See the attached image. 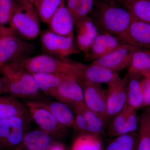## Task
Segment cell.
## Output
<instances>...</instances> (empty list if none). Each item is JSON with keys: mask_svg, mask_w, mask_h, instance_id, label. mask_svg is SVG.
<instances>
[{"mask_svg": "<svg viewBox=\"0 0 150 150\" xmlns=\"http://www.w3.org/2000/svg\"><path fill=\"white\" fill-rule=\"evenodd\" d=\"M93 13L92 18L98 28L121 40L134 20L130 12L125 7L100 0H95Z\"/></svg>", "mask_w": 150, "mask_h": 150, "instance_id": "6da1fadb", "label": "cell"}, {"mask_svg": "<svg viewBox=\"0 0 150 150\" xmlns=\"http://www.w3.org/2000/svg\"><path fill=\"white\" fill-rule=\"evenodd\" d=\"M5 75L4 81L5 92L13 97L23 99L38 100L41 92L32 74L19 64L14 63L1 67Z\"/></svg>", "mask_w": 150, "mask_h": 150, "instance_id": "7a4b0ae2", "label": "cell"}, {"mask_svg": "<svg viewBox=\"0 0 150 150\" xmlns=\"http://www.w3.org/2000/svg\"><path fill=\"white\" fill-rule=\"evenodd\" d=\"M0 35V67L19 63L30 57L35 51L33 43L15 35L10 29L2 28Z\"/></svg>", "mask_w": 150, "mask_h": 150, "instance_id": "3957f363", "label": "cell"}, {"mask_svg": "<svg viewBox=\"0 0 150 150\" xmlns=\"http://www.w3.org/2000/svg\"><path fill=\"white\" fill-rule=\"evenodd\" d=\"M74 61L48 54L30 57L18 63L31 74L48 73L73 75Z\"/></svg>", "mask_w": 150, "mask_h": 150, "instance_id": "277c9868", "label": "cell"}, {"mask_svg": "<svg viewBox=\"0 0 150 150\" xmlns=\"http://www.w3.org/2000/svg\"><path fill=\"white\" fill-rule=\"evenodd\" d=\"M38 17L34 7L18 4L11 19L10 30L23 40L35 39L40 32Z\"/></svg>", "mask_w": 150, "mask_h": 150, "instance_id": "5b68a950", "label": "cell"}, {"mask_svg": "<svg viewBox=\"0 0 150 150\" xmlns=\"http://www.w3.org/2000/svg\"><path fill=\"white\" fill-rule=\"evenodd\" d=\"M40 43L44 52L58 58H67L80 52L74 38L59 35L50 29L41 33Z\"/></svg>", "mask_w": 150, "mask_h": 150, "instance_id": "8992f818", "label": "cell"}, {"mask_svg": "<svg viewBox=\"0 0 150 150\" xmlns=\"http://www.w3.org/2000/svg\"><path fill=\"white\" fill-rule=\"evenodd\" d=\"M31 120L38 128L53 137H60L65 128L60 125L54 115L40 100H30L24 104Z\"/></svg>", "mask_w": 150, "mask_h": 150, "instance_id": "52a82bcc", "label": "cell"}, {"mask_svg": "<svg viewBox=\"0 0 150 150\" xmlns=\"http://www.w3.org/2000/svg\"><path fill=\"white\" fill-rule=\"evenodd\" d=\"M54 98L73 109L85 105L81 84L72 75H67L57 89Z\"/></svg>", "mask_w": 150, "mask_h": 150, "instance_id": "ba28073f", "label": "cell"}, {"mask_svg": "<svg viewBox=\"0 0 150 150\" xmlns=\"http://www.w3.org/2000/svg\"><path fill=\"white\" fill-rule=\"evenodd\" d=\"M106 91L108 115L112 118L123 110L126 104L127 85L126 79L118 75L107 84Z\"/></svg>", "mask_w": 150, "mask_h": 150, "instance_id": "9c48e42d", "label": "cell"}, {"mask_svg": "<svg viewBox=\"0 0 150 150\" xmlns=\"http://www.w3.org/2000/svg\"><path fill=\"white\" fill-rule=\"evenodd\" d=\"M136 48L128 43H123L114 51L92 63L116 73L129 67L132 62V54Z\"/></svg>", "mask_w": 150, "mask_h": 150, "instance_id": "30bf717a", "label": "cell"}, {"mask_svg": "<svg viewBox=\"0 0 150 150\" xmlns=\"http://www.w3.org/2000/svg\"><path fill=\"white\" fill-rule=\"evenodd\" d=\"M83 89L85 104L88 108L109 119L108 115L106 92L101 84L83 81L81 82Z\"/></svg>", "mask_w": 150, "mask_h": 150, "instance_id": "8fae6325", "label": "cell"}, {"mask_svg": "<svg viewBox=\"0 0 150 150\" xmlns=\"http://www.w3.org/2000/svg\"><path fill=\"white\" fill-rule=\"evenodd\" d=\"M123 43L116 36L107 33H99L92 45L85 54L86 59L93 62L114 51Z\"/></svg>", "mask_w": 150, "mask_h": 150, "instance_id": "7c38bea8", "label": "cell"}, {"mask_svg": "<svg viewBox=\"0 0 150 150\" xmlns=\"http://www.w3.org/2000/svg\"><path fill=\"white\" fill-rule=\"evenodd\" d=\"M75 25L78 48L85 54L99 34L98 28L90 16L75 22Z\"/></svg>", "mask_w": 150, "mask_h": 150, "instance_id": "4fadbf2b", "label": "cell"}, {"mask_svg": "<svg viewBox=\"0 0 150 150\" xmlns=\"http://www.w3.org/2000/svg\"><path fill=\"white\" fill-rule=\"evenodd\" d=\"M50 29L59 35L74 37L75 22L72 13L65 5V0L48 23Z\"/></svg>", "mask_w": 150, "mask_h": 150, "instance_id": "5bb4252c", "label": "cell"}, {"mask_svg": "<svg viewBox=\"0 0 150 150\" xmlns=\"http://www.w3.org/2000/svg\"><path fill=\"white\" fill-rule=\"evenodd\" d=\"M121 41L123 43L150 50V24L134 18Z\"/></svg>", "mask_w": 150, "mask_h": 150, "instance_id": "9a60e30c", "label": "cell"}, {"mask_svg": "<svg viewBox=\"0 0 150 150\" xmlns=\"http://www.w3.org/2000/svg\"><path fill=\"white\" fill-rule=\"evenodd\" d=\"M54 137L40 129L27 131L17 150H48L55 143Z\"/></svg>", "mask_w": 150, "mask_h": 150, "instance_id": "2e32d148", "label": "cell"}, {"mask_svg": "<svg viewBox=\"0 0 150 150\" xmlns=\"http://www.w3.org/2000/svg\"><path fill=\"white\" fill-rule=\"evenodd\" d=\"M129 75L150 76V50L137 47L132 54V62L129 67Z\"/></svg>", "mask_w": 150, "mask_h": 150, "instance_id": "e0dca14e", "label": "cell"}, {"mask_svg": "<svg viewBox=\"0 0 150 150\" xmlns=\"http://www.w3.org/2000/svg\"><path fill=\"white\" fill-rule=\"evenodd\" d=\"M32 75L40 92L54 98L59 86L69 74L36 73Z\"/></svg>", "mask_w": 150, "mask_h": 150, "instance_id": "ac0fdd59", "label": "cell"}, {"mask_svg": "<svg viewBox=\"0 0 150 150\" xmlns=\"http://www.w3.org/2000/svg\"><path fill=\"white\" fill-rule=\"evenodd\" d=\"M40 100L50 110L61 126L65 129L73 126L75 115L69 106L57 100Z\"/></svg>", "mask_w": 150, "mask_h": 150, "instance_id": "d6986e66", "label": "cell"}, {"mask_svg": "<svg viewBox=\"0 0 150 150\" xmlns=\"http://www.w3.org/2000/svg\"><path fill=\"white\" fill-rule=\"evenodd\" d=\"M17 116L30 118L25 105L13 97H0V119Z\"/></svg>", "mask_w": 150, "mask_h": 150, "instance_id": "ffe728a7", "label": "cell"}, {"mask_svg": "<svg viewBox=\"0 0 150 150\" xmlns=\"http://www.w3.org/2000/svg\"><path fill=\"white\" fill-rule=\"evenodd\" d=\"M73 109L74 112L79 111L83 114L88 125L89 134L99 136L103 133L108 119L89 109L86 105Z\"/></svg>", "mask_w": 150, "mask_h": 150, "instance_id": "44dd1931", "label": "cell"}, {"mask_svg": "<svg viewBox=\"0 0 150 150\" xmlns=\"http://www.w3.org/2000/svg\"><path fill=\"white\" fill-rule=\"evenodd\" d=\"M121 4L134 19L150 24V0H125Z\"/></svg>", "mask_w": 150, "mask_h": 150, "instance_id": "7402d4cb", "label": "cell"}, {"mask_svg": "<svg viewBox=\"0 0 150 150\" xmlns=\"http://www.w3.org/2000/svg\"><path fill=\"white\" fill-rule=\"evenodd\" d=\"M127 86V98L126 104L135 109L143 106V91L141 80L137 76H131Z\"/></svg>", "mask_w": 150, "mask_h": 150, "instance_id": "603a6c76", "label": "cell"}, {"mask_svg": "<svg viewBox=\"0 0 150 150\" xmlns=\"http://www.w3.org/2000/svg\"><path fill=\"white\" fill-rule=\"evenodd\" d=\"M137 150H150V107L141 117Z\"/></svg>", "mask_w": 150, "mask_h": 150, "instance_id": "cb8c5ba5", "label": "cell"}, {"mask_svg": "<svg viewBox=\"0 0 150 150\" xmlns=\"http://www.w3.org/2000/svg\"><path fill=\"white\" fill-rule=\"evenodd\" d=\"M138 134L131 132L115 137L105 150H137Z\"/></svg>", "mask_w": 150, "mask_h": 150, "instance_id": "d4e9b609", "label": "cell"}, {"mask_svg": "<svg viewBox=\"0 0 150 150\" xmlns=\"http://www.w3.org/2000/svg\"><path fill=\"white\" fill-rule=\"evenodd\" d=\"M71 150H102V143L99 136L82 134L74 141Z\"/></svg>", "mask_w": 150, "mask_h": 150, "instance_id": "484cf974", "label": "cell"}, {"mask_svg": "<svg viewBox=\"0 0 150 150\" xmlns=\"http://www.w3.org/2000/svg\"><path fill=\"white\" fill-rule=\"evenodd\" d=\"M64 0H40L35 6L41 21L48 24L51 17Z\"/></svg>", "mask_w": 150, "mask_h": 150, "instance_id": "4316f807", "label": "cell"}, {"mask_svg": "<svg viewBox=\"0 0 150 150\" xmlns=\"http://www.w3.org/2000/svg\"><path fill=\"white\" fill-rule=\"evenodd\" d=\"M108 128L109 135L111 137H116L126 134V116L124 108L121 112L112 117Z\"/></svg>", "mask_w": 150, "mask_h": 150, "instance_id": "83f0119b", "label": "cell"}, {"mask_svg": "<svg viewBox=\"0 0 150 150\" xmlns=\"http://www.w3.org/2000/svg\"><path fill=\"white\" fill-rule=\"evenodd\" d=\"M95 6V0H79L77 5L73 13L74 22L89 16L93 12Z\"/></svg>", "mask_w": 150, "mask_h": 150, "instance_id": "f1b7e54d", "label": "cell"}, {"mask_svg": "<svg viewBox=\"0 0 150 150\" xmlns=\"http://www.w3.org/2000/svg\"><path fill=\"white\" fill-rule=\"evenodd\" d=\"M17 5L13 0H0V24L11 21Z\"/></svg>", "mask_w": 150, "mask_h": 150, "instance_id": "f546056e", "label": "cell"}, {"mask_svg": "<svg viewBox=\"0 0 150 150\" xmlns=\"http://www.w3.org/2000/svg\"><path fill=\"white\" fill-rule=\"evenodd\" d=\"M126 116V134L136 131L138 127V118H137L136 109L130 107L126 104L124 107Z\"/></svg>", "mask_w": 150, "mask_h": 150, "instance_id": "4dcf8cb0", "label": "cell"}, {"mask_svg": "<svg viewBox=\"0 0 150 150\" xmlns=\"http://www.w3.org/2000/svg\"><path fill=\"white\" fill-rule=\"evenodd\" d=\"M75 118L72 127L82 134H89L88 127L85 118L81 112L75 111Z\"/></svg>", "mask_w": 150, "mask_h": 150, "instance_id": "1f68e13d", "label": "cell"}, {"mask_svg": "<svg viewBox=\"0 0 150 150\" xmlns=\"http://www.w3.org/2000/svg\"><path fill=\"white\" fill-rule=\"evenodd\" d=\"M12 129L10 119H0V140L6 142Z\"/></svg>", "mask_w": 150, "mask_h": 150, "instance_id": "d6a6232c", "label": "cell"}, {"mask_svg": "<svg viewBox=\"0 0 150 150\" xmlns=\"http://www.w3.org/2000/svg\"><path fill=\"white\" fill-rule=\"evenodd\" d=\"M142 91L144 100L143 106H148L150 105V76L143 78L141 80Z\"/></svg>", "mask_w": 150, "mask_h": 150, "instance_id": "836d02e7", "label": "cell"}, {"mask_svg": "<svg viewBox=\"0 0 150 150\" xmlns=\"http://www.w3.org/2000/svg\"><path fill=\"white\" fill-rule=\"evenodd\" d=\"M78 1L79 0H67V6L72 14L76 7Z\"/></svg>", "mask_w": 150, "mask_h": 150, "instance_id": "e575fe53", "label": "cell"}, {"mask_svg": "<svg viewBox=\"0 0 150 150\" xmlns=\"http://www.w3.org/2000/svg\"><path fill=\"white\" fill-rule=\"evenodd\" d=\"M48 150H66L64 146L62 144L55 142Z\"/></svg>", "mask_w": 150, "mask_h": 150, "instance_id": "d590c367", "label": "cell"}, {"mask_svg": "<svg viewBox=\"0 0 150 150\" xmlns=\"http://www.w3.org/2000/svg\"><path fill=\"white\" fill-rule=\"evenodd\" d=\"M19 4L26 6L29 7H33V5L32 3L30 2L29 0H18Z\"/></svg>", "mask_w": 150, "mask_h": 150, "instance_id": "8d00e7d4", "label": "cell"}, {"mask_svg": "<svg viewBox=\"0 0 150 150\" xmlns=\"http://www.w3.org/2000/svg\"><path fill=\"white\" fill-rule=\"evenodd\" d=\"M3 92H5V87L4 80L2 79L0 77V93Z\"/></svg>", "mask_w": 150, "mask_h": 150, "instance_id": "74e56055", "label": "cell"}, {"mask_svg": "<svg viewBox=\"0 0 150 150\" xmlns=\"http://www.w3.org/2000/svg\"><path fill=\"white\" fill-rule=\"evenodd\" d=\"M34 6H36L40 0H29Z\"/></svg>", "mask_w": 150, "mask_h": 150, "instance_id": "f35d334b", "label": "cell"}, {"mask_svg": "<svg viewBox=\"0 0 150 150\" xmlns=\"http://www.w3.org/2000/svg\"><path fill=\"white\" fill-rule=\"evenodd\" d=\"M116 1H119V2H120L121 3V4H122V3H123L124 1H125V0H116Z\"/></svg>", "mask_w": 150, "mask_h": 150, "instance_id": "ab89813d", "label": "cell"}]
</instances>
